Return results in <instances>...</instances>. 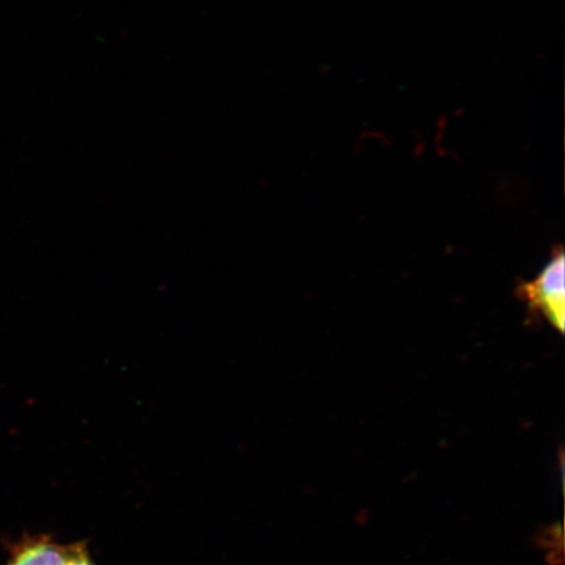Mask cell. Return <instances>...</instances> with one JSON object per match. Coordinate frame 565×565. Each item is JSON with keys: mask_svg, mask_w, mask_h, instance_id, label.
<instances>
[{"mask_svg": "<svg viewBox=\"0 0 565 565\" xmlns=\"http://www.w3.org/2000/svg\"><path fill=\"white\" fill-rule=\"evenodd\" d=\"M564 254H554L539 277L521 286L520 295L535 313L546 318L561 333L565 323Z\"/></svg>", "mask_w": 565, "mask_h": 565, "instance_id": "1", "label": "cell"}, {"mask_svg": "<svg viewBox=\"0 0 565 565\" xmlns=\"http://www.w3.org/2000/svg\"><path fill=\"white\" fill-rule=\"evenodd\" d=\"M71 545H61L51 536H32L12 550L7 565H68Z\"/></svg>", "mask_w": 565, "mask_h": 565, "instance_id": "2", "label": "cell"}, {"mask_svg": "<svg viewBox=\"0 0 565 565\" xmlns=\"http://www.w3.org/2000/svg\"><path fill=\"white\" fill-rule=\"evenodd\" d=\"M68 565H96L86 543H71Z\"/></svg>", "mask_w": 565, "mask_h": 565, "instance_id": "3", "label": "cell"}]
</instances>
